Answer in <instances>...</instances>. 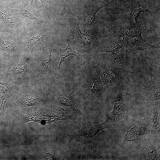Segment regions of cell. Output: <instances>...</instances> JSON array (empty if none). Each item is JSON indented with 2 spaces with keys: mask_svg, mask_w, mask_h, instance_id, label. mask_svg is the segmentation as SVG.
Masks as SVG:
<instances>
[{
  "mask_svg": "<svg viewBox=\"0 0 160 160\" xmlns=\"http://www.w3.org/2000/svg\"><path fill=\"white\" fill-rule=\"evenodd\" d=\"M87 63L79 92L84 100L94 103L102 100L105 89L100 79L98 66Z\"/></svg>",
  "mask_w": 160,
  "mask_h": 160,
  "instance_id": "cell-1",
  "label": "cell"
},
{
  "mask_svg": "<svg viewBox=\"0 0 160 160\" xmlns=\"http://www.w3.org/2000/svg\"><path fill=\"white\" fill-rule=\"evenodd\" d=\"M146 29L145 25L140 21L133 24L121 27L116 37L126 49L135 51L157 48L155 45L149 44L142 34Z\"/></svg>",
  "mask_w": 160,
  "mask_h": 160,
  "instance_id": "cell-2",
  "label": "cell"
},
{
  "mask_svg": "<svg viewBox=\"0 0 160 160\" xmlns=\"http://www.w3.org/2000/svg\"><path fill=\"white\" fill-rule=\"evenodd\" d=\"M93 47L96 52L114 65H121L127 61V49L116 37L103 38L95 42Z\"/></svg>",
  "mask_w": 160,
  "mask_h": 160,
  "instance_id": "cell-3",
  "label": "cell"
},
{
  "mask_svg": "<svg viewBox=\"0 0 160 160\" xmlns=\"http://www.w3.org/2000/svg\"><path fill=\"white\" fill-rule=\"evenodd\" d=\"M42 85L37 81L32 85L22 87L19 90L16 101L21 107L37 106L43 108L55 103L54 95L44 93Z\"/></svg>",
  "mask_w": 160,
  "mask_h": 160,
  "instance_id": "cell-4",
  "label": "cell"
},
{
  "mask_svg": "<svg viewBox=\"0 0 160 160\" xmlns=\"http://www.w3.org/2000/svg\"><path fill=\"white\" fill-rule=\"evenodd\" d=\"M81 128L73 134L68 135L73 137L81 145L83 151H86L97 134L101 130L111 127V121L109 118L104 122L93 124L89 123L85 118L79 121Z\"/></svg>",
  "mask_w": 160,
  "mask_h": 160,
  "instance_id": "cell-5",
  "label": "cell"
},
{
  "mask_svg": "<svg viewBox=\"0 0 160 160\" xmlns=\"http://www.w3.org/2000/svg\"><path fill=\"white\" fill-rule=\"evenodd\" d=\"M53 88V93L56 105L65 106L71 109L79 120L84 117L75 98L64 85L55 83L54 84Z\"/></svg>",
  "mask_w": 160,
  "mask_h": 160,
  "instance_id": "cell-6",
  "label": "cell"
},
{
  "mask_svg": "<svg viewBox=\"0 0 160 160\" xmlns=\"http://www.w3.org/2000/svg\"><path fill=\"white\" fill-rule=\"evenodd\" d=\"M100 79L105 89L114 87L123 78V69L103 63L98 65Z\"/></svg>",
  "mask_w": 160,
  "mask_h": 160,
  "instance_id": "cell-7",
  "label": "cell"
},
{
  "mask_svg": "<svg viewBox=\"0 0 160 160\" xmlns=\"http://www.w3.org/2000/svg\"><path fill=\"white\" fill-rule=\"evenodd\" d=\"M131 97L129 88L125 94L119 92L116 95L114 101V107L111 112V117L109 118L114 124H119L123 120L126 114L130 108Z\"/></svg>",
  "mask_w": 160,
  "mask_h": 160,
  "instance_id": "cell-8",
  "label": "cell"
},
{
  "mask_svg": "<svg viewBox=\"0 0 160 160\" xmlns=\"http://www.w3.org/2000/svg\"><path fill=\"white\" fill-rule=\"evenodd\" d=\"M35 67V63L27 59H21L16 63H10L8 72L12 82L15 84L21 83L27 73Z\"/></svg>",
  "mask_w": 160,
  "mask_h": 160,
  "instance_id": "cell-9",
  "label": "cell"
},
{
  "mask_svg": "<svg viewBox=\"0 0 160 160\" xmlns=\"http://www.w3.org/2000/svg\"><path fill=\"white\" fill-rule=\"evenodd\" d=\"M40 113L41 121L45 123H50L60 120L71 122L70 121L72 119L71 116L63 108L55 105L44 108Z\"/></svg>",
  "mask_w": 160,
  "mask_h": 160,
  "instance_id": "cell-10",
  "label": "cell"
},
{
  "mask_svg": "<svg viewBox=\"0 0 160 160\" xmlns=\"http://www.w3.org/2000/svg\"><path fill=\"white\" fill-rule=\"evenodd\" d=\"M71 22V30L74 45L79 51L87 52L92 45V37L87 33L81 31L75 19H72Z\"/></svg>",
  "mask_w": 160,
  "mask_h": 160,
  "instance_id": "cell-11",
  "label": "cell"
},
{
  "mask_svg": "<svg viewBox=\"0 0 160 160\" xmlns=\"http://www.w3.org/2000/svg\"><path fill=\"white\" fill-rule=\"evenodd\" d=\"M52 54L53 50L51 47H43L40 58L38 63L35 64L39 72L45 75L50 81L54 84L56 83L55 76L51 69Z\"/></svg>",
  "mask_w": 160,
  "mask_h": 160,
  "instance_id": "cell-12",
  "label": "cell"
},
{
  "mask_svg": "<svg viewBox=\"0 0 160 160\" xmlns=\"http://www.w3.org/2000/svg\"><path fill=\"white\" fill-rule=\"evenodd\" d=\"M152 134L146 135L142 138L143 147L146 159H159L160 156L159 140Z\"/></svg>",
  "mask_w": 160,
  "mask_h": 160,
  "instance_id": "cell-13",
  "label": "cell"
},
{
  "mask_svg": "<svg viewBox=\"0 0 160 160\" xmlns=\"http://www.w3.org/2000/svg\"><path fill=\"white\" fill-rule=\"evenodd\" d=\"M150 132L149 125L144 119L127 132L124 137V140L127 141H133L149 134Z\"/></svg>",
  "mask_w": 160,
  "mask_h": 160,
  "instance_id": "cell-14",
  "label": "cell"
},
{
  "mask_svg": "<svg viewBox=\"0 0 160 160\" xmlns=\"http://www.w3.org/2000/svg\"><path fill=\"white\" fill-rule=\"evenodd\" d=\"M145 95L148 100L154 101L160 100V80L156 78H151L149 84L144 87Z\"/></svg>",
  "mask_w": 160,
  "mask_h": 160,
  "instance_id": "cell-15",
  "label": "cell"
},
{
  "mask_svg": "<svg viewBox=\"0 0 160 160\" xmlns=\"http://www.w3.org/2000/svg\"><path fill=\"white\" fill-rule=\"evenodd\" d=\"M60 53L59 58L58 60L57 71H59L65 59L71 55H74L77 58V61L80 63V64L83 65L85 63L86 61L84 59V55H81L79 52H76L74 49L71 46L69 41L67 40V46L64 49H61L60 46V49L57 48Z\"/></svg>",
  "mask_w": 160,
  "mask_h": 160,
  "instance_id": "cell-16",
  "label": "cell"
},
{
  "mask_svg": "<svg viewBox=\"0 0 160 160\" xmlns=\"http://www.w3.org/2000/svg\"><path fill=\"white\" fill-rule=\"evenodd\" d=\"M160 110L159 107L153 105L149 111L147 117V122L150 129V133L154 135L160 132Z\"/></svg>",
  "mask_w": 160,
  "mask_h": 160,
  "instance_id": "cell-17",
  "label": "cell"
},
{
  "mask_svg": "<svg viewBox=\"0 0 160 160\" xmlns=\"http://www.w3.org/2000/svg\"><path fill=\"white\" fill-rule=\"evenodd\" d=\"M14 83L11 84L4 83L0 81V96L2 100L0 108V116L4 111V106L6 102L17 91L15 89L16 85Z\"/></svg>",
  "mask_w": 160,
  "mask_h": 160,
  "instance_id": "cell-18",
  "label": "cell"
},
{
  "mask_svg": "<svg viewBox=\"0 0 160 160\" xmlns=\"http://www.w3.org/2000/svg\"><path fill=\"white\" fill-rule=\"evenodd\" d=\"M116 2L115 0H112L110 1L99 4L94 7L85 17V25L88 26L92 25L95 21L97 13L101 9L106 6L114 4Z\"/></svg>",
  "mask_w": 160,
  "mask_h": 160,
  "instance_id": "cell-19",
  "label": "cell"
},
{
  "mask_svg": "<svg viewBox=\"0 0 160 160\" xmlns=\"http://www.w3.org/2000/svg\"><path fill=\"white\" fill-rule=\"evenodd\" d=\"M0 47L3 50L12 55L17 54L18 50L16 44L7 38L0 39Z\"/></svg>",
  "mask_w": 160,
  "mask_h": 160,
  "instance_id": "cell-20",
  "label": "cell"
},
{
  "mask_svg": "<svg viewBox=\"0 0 160 160\" xmlns=\"http://www.w3.org/2000/svg\"><path fill=\"white\" fill-rule=\"evenodd\" d=\"M47 36L45 34H37L31 37L26 44L27 49L30 50L32 47L37 42L45 39Z\"/></svg>",
  "mask_w": 160,
  "mask_h": 160,
  "instance_id": "cell-21",
  "label": "cell"
},
{
  "mask_svg": "<svg viewBox=\"0 0 160 160\" xmlns=\"http://www.w3.org/2000/svg\"><path fill=\"white\" fill-rule=\"evenodd\" d=\"M10 9L12 11L18 13L25 18L31 20H37L36 18L31 13L23 8H19L15 9Z\"/></svg>",
  "mask_w": 160,
  "mask_h": 160,
  "instance_id": "cell-22",
  "label": "cell"
},
{
  "mask_svg": "<svg viewBox=\"0 0 160 160\" xmlns=\"http://www.w3.org/2000/svg\"><path fill=\"white\" fill-rule=\"evenodd\" d=\"M143 12H147L151 14L149 9L145 7H140L134 9L132 12V15L134 19L135 23L138 21V17Z\"/></svg>",
  "mask_w": 160,
  "mask_h": 160,
  "instance_id": "cell-23",
  "label": "cell"
},
{
  "mask_svg": "<svg viewBox=\"0 0 160 160\" xmlns=\"http://www.w3.org/2000/svg\"><path fill=\"white\" fill-rule=\"evenodd\" d=\"M1 60H2V58L0 56V70H1Z\"/></svg>",
  "mask_w": 160,
  "mask_h": 160,
  "instance_id": "cell-24",
  "label": "cell"
},
{
  "mask_svg": "<svg viewBox=\"0 0 160 160\" xmlns=\"http://www.w3.org/2000/svg\"><path fill=\"white\" fill-rule=\"evenodd\" d=\"M34 0H31V5H32V3L33 2V1ZM40 0L41 1V2H42V3H43L44 0Z\"/></svg>",
  "mask_w": 160,
  "mask_h": 160,
  "instance_id": "cell-25",
  "label": "cell"
}]
</instances>
